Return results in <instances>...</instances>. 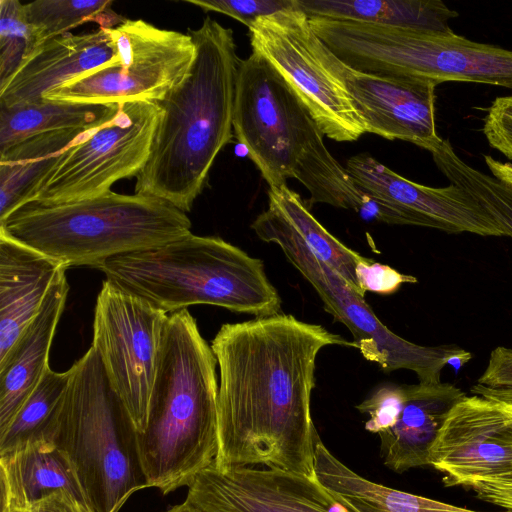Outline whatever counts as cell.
<instances>
[{
	"label": "cell",
	"mask_w": 512,
	"mask_h": 512,
	"mask_svg": "<svg viewBox=\"0 0 512 512\" xmlns=\"http://www.w3.org/2000/svg\"><path fill=\"white\" fill-rule=\"evenodd\" d=\"M329 345L356 348L282 313L221 326L211 343L220 372L218 469L263 465L316 477L310 403L317 355Z\"/></svg>",
	"instance_id": "obj_1"
},
{
	"label": "cell",
	"mask_w": 512,
	"mask_h": 512,
	"mask_svg": "<svg viewBox=\"0 0 512 512\" xmlns=\"http://www.w3.org/2000/svg\"><path fill=\"white\" fill-rule=\"evenodd\" d=\"M356 276L361 290L388 295L396 292L404 283H416L412 275L402 274L396 269L367 258L360 262Z\"/></svg>",
	"instance_id": "obj_36"
},
{
	"label": "cell",
	"mask_w": 512,
	"mask_h": 512,
	"mask_svg": "<svg viewBox=\"0 0 512 512\" xmlns=\"http://www.w3.org/2000/svg\"><path fill=\"white\" fill-rule=\"evenodd\" d=\"M308 17L436 32L452 31L458 13L440 0H296Z\"/></svg>",
	"instance_id": "obj_26"
},
{
	"label": "cell",
	"mask_w": 512,
	"mask_h": 512,
	"mask_svg": "<svg viewBox=\"0 0 512 512\" xmlns=\"http://www.w3.org/2000/svg\"><path fill=\"white\" fill-rule=\"evenodd\" d=\"M70 370L44 440L70 457L97 512H119L133 493L147 488L135 427L92 346Z\"/></svg>",
	"instance_id": "obj_6"
},
{
	"label": "cell",
	"mask_w": 512,
	"mask_h": 512,
	"mask_svg": "<svg viewBox=\"0 0 512 512\" xmlns=\"http://www.w3.org/2000/svg\"><path fill=\"white\" fill-rule=\"evenodd\" d=\"M118 61L108 29L66 33L42 43L0 87V107L18 108L44 100V95Z\"/></svg>",
	"instance_id": "obj_18"
},
{
	"label": "cell",
	"mask_w": 512,
	"mask_h": 512,
	"mask_svg": "<svg viewBox=\"0 0 512 512\" xmlns=\"http://www.w3.org/2000/svg\"><path fill=\"white\" fill-rule=\"evenodd\" d=\"M489 145L512 160V95L496 98L483 118Z\"/></svg>",
	"instance_id": "obj_35"
},
{
	"label": "cell",
	"mask_w": 512,
	"mask_h": 512,
	"mask_svg": "<svg viewBox=\"0 0 512 512\" xmlns=\"http://www.w3.org/2000/svg\"><path fill=\"white\" fill-rule=\"evenodd\" d=\"M328 49L349 67L381 76H413L438 84L483 83L512 89V51L455 34L328 20Z\"/></svg>",
	"instance_id": "obj_7"
},
{
	"label": "cell",
	"mask_w": 512,
	"mask_h": 512,
	"mask_svg": "<svg viewBox=\"0 0 512 512\" xmlns=\"http://www.w3.org/2000/svg\"><path fill=\"white\" fill-rule=\"evenodd\" d=\"M66 267L0 234V360L36 317Z\"/></svg>",
	"instance_id": "obj_19"
},
{
	"label": "cell",
	"mask_w": 512,
	"mask_h": 512,
	"mask_svg": "<svg viewBox=\"0 0 512 512\" xmlns=\"http://www.w3.org/2000/svg\"><path fill=\"white\" fill-rule=\"evenodd\" d=\"M319 132L299 159L292 178L310 192V205L325 203L350 209L367 220L395 225H415L405 210L363 189L346 168L330 154Z\"/></svg>",
	"instance_id": "obj_23"
},
{
	"label": "cell",
	"mask_w": 512,
	"mask_h": 512,
	"mask_svg": "<svg viewBox=\"0 0 512 512\" xmlns=\"http://www.w3.org/2000/svg\"><path fill=\"white\" fill-rule=\"evenodd\" d=\"M466 394L451 383L405 385L395 424L378 434L385 466L402 473L429 466L430 449L453 406Z\"/></svg>",
	"instance_id": "obj_20"
},
{
	"label": "cell",
	"mask_w": 512,
	"mask_h": 512,
	"mask_svg": "<svg viewBox=\"0 0 512 512\" xmlns=\"http://www.w3.org/2000/svg\"><path fill=\"white\" fill-rule=\"evenodd\" d=\"M111 5L108 0H38L25 4V11L40 46L84 23L95 22L104 29L120 25L126 18Z\"/></svg>",
	"instance_id": "obj_31"
},
{
	"label": "cell",
	"mask_w": 512,
	"mask_h": 512,
	"mask_svg": "<svg viewBox=\"0 0 512 512\" xmlns=\"http://www.w3.org/2000/svg\"><path fill=\"white\" fill-rule=\"evenodd\" d=\"M251 228L264 242L277 244L288 261L320 296L325 310L344 324L356 348L385 373L398 369L415 372L420 383H440L447 364L468 362L472 355L456 345L427 347L405 340L386 327L350 284L319 259L271 206L259 214Z\"/></svg>",
	"instance_id": "obj_8"
},
{
	"label": "cell",
	"mask_w": 512,
	"mask_h": 512,
	"mask_svg": "<svg viewBox=\"0 0 512 512\" xmlns=\"http://www.w3.org/2000/svg\"><path fill=\"white\" fill-rule=\"evenodd\" d=\"M65 272L50 288L36 317L0 360V433L49 368L50 347L69 291Z\"/></svg>",
	"instance_id": "obj_21"
},
{
	"label": "cell",
	"mask_w": 512,
	"mask_h": 512,
	"mask_svg": "<svg viewBox=\"0 0 512 512\" xmlns=\"http://www.w3.org/2000/svg\"><path fill=\"white\" fill-rule=\"evenodd\" d=\"M164 512H204V511L185 500L183 503L175 505Z\"/></svg>",
	"instance_id": "obj_41"
},
{
	"label": "cell",
	"mask_w": 512,
	"mask_h": 512,
	"mask_svg": "<svg viewBox=\"0 0 512 512\" xmlns=\"http://www.w3.org/2000/svg\"><path fill=\"white\" fill-rule=\"evenodd\" d=\"M1 512H86L73 498L64 492L53 493L29 506L2 507Z\"/></svg>",
	"instance_id": "obj_39"
},
{
	"label": "cell",
	"mask_w": 512,
	"mask_h": 512,
	"mask_svg": "<svg viewBox=\"0 0 512 512\" xmlns=\"http://www.w3.org/2000/svg\"><path fill=\"white\" fill-rule=\"evenodd\" d=\"M169 316L107 280L97 296L92 347L136 433L147 426Z\"/></svg>",
	"instance_id": "obj_12"
},
{
	"label": "cell",
	"mask_w": 512,
	"mask_h": 512,
	"mask_svg": "<svg viewBox=\"0 0 512 512\" xmlns=\"http://www.w3.org/2000/svg\"><path fill=\"white\" fill-rule=\"evenodd\" d=\"M467 488H470L480 500L512 512V471L476 481Z\"/></svg>",
	"instance_id": "obj_38"
},
{
	"label": "cell",
	"mask_w": 512,
	"mask_h": 512,
	"mask_svg": "<svg viewBox=\"0 0 512 512\" xmlns=\"http://www.w3.org/2000/svg\"><path fill=\"white\" fill-rule=\"evenodd\" d=\"M70 376V369L55 372L49 367L46 370L10 424L0 433V456L45 439L62 406Z\"/></svg>",
	"instance_id": "obj_29"
},
{
	"label": "cell",
	"mask_w": 512,
	"mask_h": 512,
	"mask_svg": "<svg viewBox=\"0 0 512 512\" xmlns=\"http://www.w3.org/2000/svg\"><path fill=\"white\" fill-rule=\"evenodd\" d=\"M1 508H22L64 492L86 512H97L70 457L39 440L0 456Z\"/></svg>",
	"instance_id": "obj_22"
},
{
	"label": "cell",
	"mask_w": 512,
	"mask_h": 512,
	"mask_svg": "<svg viewBox=\"0 0 512 512\" xmlns=\"http://www.w3.org/2000/svg\"><path fill=\"white\" fill-rule=\"evenodd\" d=\"M248 30L252 52L279 71L324 136L352 142L366 133L344 86L324 64L321 39L296 2L293 8L258 18Z\"/></svg>",
	"instance_id": "obj_13"
},
{
	"label": "cell",
	"mask_w": 512,
	"mask_h": 512,
	"mask_svg": "<svg viewBox=\"0 0 512 512\" xmlns=\"http://www.w3.org/2000/svg\"><path fill=\"white\" fill-rule=\"evenodd\" d=\"M188 33L196 48L194 60L182 80L157 102L162 116L135 185V193L158 197L185 213L232 139L240 61L232 29L211 17Z\"/></svg>",
	"instance_id": "obj_2"
},
{
	"label": "cell",
	"mask_w": 512,
	"mask_h": 512,
	"mask_svg": "<svg viewBox=\"0 0 512 512\" xmlns=\"http://www.w3.org/2000/svg\"><path fill=\"white\" fill-rule=\"evenodd\" d=\"M190 233L186 213L167 201L113 191L57 205L29 203L0 221V234L67 269H98L111 258L157 248Z\"/></svg>",
	"instance_id": "obj_5"
},
{
	"label": "cell",
	"mask_w": 512,
	"mask_h": 512,
	"mask_svg": "<svg viewBox=\"0 0 512 512\" xmlns=\"http://www.w3.org/2000/svg\"><path fill=\"white\" fill-rule=\"evenodd\" d=\"M161 116L157 102L120 104L113 120L64 151L30 203L57 205L98 197L115 182L137 176L149 159Z\"/></svg>",
	"instance_id": "obj_11"
},
{
	"label": "cell",
	"mask_w": 512,
	"mask_h": 512,
	"mask_svg": "<svg viewBox=\"0 0 512 512\" xmlns=\"http://www.w3.org/2000/svg\"><path fill=\"white\" fill-rule=\"evenodd\" d=\"M505 182L512 189V166L508 169L506 173Z\"/></svg>",
	"instance_id": "obj_42"
},
{
	"label": "cell",
	"mask_w": 512,
	"mask_h": 512,
	"mask_svg": "<svg viewBox=\"0 0 512 512\" xmlns=\"http://www.w3.org/2000/svg\"><path fill=\"white\" fill-rule=\"evenodd\" d=\"M98 269L116 287L167 314L196 304L256 317L281 310L263 262L218 237L190 233L157 248L111 258Z\"/></svg>",
	"instance_id": "obj_4"
},
{
	"label": "cell",
	"mask_w": 512,
	"mask_h": 512,
	"mask_svg": "<svg viewBox=\"0 0 512 512\" xmlns=\"http://www.w3.org/2000/svg\"><path fill=\"white\" fill-rule=\"evenodd\" d=\"M268 205L273 207L322 261L335 269L360 296L365 297L356 276L360 262L366 260L329 233L311 214L299 194L287 185L269 187Z\"/></svg>",
	"instance_id": "obj_28"
},
{
	"label": "cell",
	"mask_w": 512,
	"mask_h": 512,
	"mask_svg": "<svg viewBox=\"0 0 512 512\" xmlns=\"http://www.w3.org/2000/svg\"><path fill=\"white\" fill-rule=\"evenodd\" d=\"M216 356L187 309L172 313L153 385L148 421L136 433L147 488L189 486L218 453Z\"/></svg>",
	"instance_id": "obj_3"
},
{
	"label": "cell",
	"mask_w": 512,
	"mask_h": 512,
	"mask_svg": "<svg viewBox=\"0 0 512 512\" xmlns=\"http://www.w3.org/2000/svg\"><path fill=\"white\" fill-rule=\"evenodd\" d=\"M346 169L367 192L409 213L417 226L504 236L476 200L454 184L435 188L412 182L365 153L349 158Z\"/></svg>",
	"instance_id": "obj_17"
},
{
	"label": "cell",
	"mask_w": 512,
	"mask_h": 512,
	"mask_svg": "<svg viewBox=\"0 0 512 512\" xmlns=\"http://www.w3.org/2000/svg\"><path fill=\"white\" fill-rule=\"evenodd\" d=\"M471 392L476 395L491 397L512 404V391H491L474 385L471 388Z\"/></svg>",
	"instance_id": "obj_40"
},
{
	"label": "cell",
	"mask_w": 512,
	"mask_h": 512,
	"mask_svg": "<svg viewBox=\"0 0 512 512\" xmlns=\"http://www.w3.org/2000/svg\"><path fill=\"white\" fill-rule=\"evenodd\" d=\"M118 61L44 95L93 104L159 102L182 80L195 57L189 35L126 19L108 29Z\"/></svg>",
	"instance_id": "obj_10"
},
{
	"label": "cell",
	"mask_w": 512,
	"mask_h": 512,
	"mask_svg": "<svg viewBox=\"0 0 512 512\" xmlns=\"http://www.w3.org/2000/svg\"><path fill=\"white\" fill-rule=\"evenodd\" d=\"M317 480L357 512H481L370 481L346 466L321 441L315 440Z\"/></svg>",
	"instance_id": "obj_25"
},
{
	"label": "cell",
	"mask_w": 512,
	"mask_h": 512,
	"mask_svg": "<svg viewBox=\"0 0 512 512\" xmlns=\"http://www.w3.org/2000/svg\"><path fill=\"white\" fill-rule=\"evenodd\" d=\"M0 87L39 47L29 23L25 4L18 0L0 1Z\"/></svg>",
	"instance_id": "obj_32"
},
{
	"label": "cell",
	"mask_w": 512,
	"mask_h": 512,
	"mask_svg": "<svg viewBox=\"0 0 512 512\" xmlns=\"http://www.w3.org/2000/svg\"><path fill=\"white\" fill-rule=\"evenodd\" d=\"M326 67L342 83L366 133L410 142L429 152L443 139L435 123L437 82L413 76H381L353 69L322 42Z\"/></svg>",
	"instance_id": "obj_15"
},
{
	"label": "cell",
	"mask_w": 512,
	"mask_h": 512,
	"mask_svg": "<svg viewBox=\"0 0 512 512\" xmlns=\"http://www.w3.org/2000/svg\"><path fill=\"white\" fill-rule=\"evenodd\" d=\"M405 400V385L384 384L377 387L356 408L369 419L365 430L379 434L391 428L402 409Z\"/></svg>",
	"instance_id": "obj_33"
},
{
	"label": "cell",
	"mask_w": 512,
	"mask_h": 512,
	"mask_svg": "<svg viewBox=\"0 0 512 512\" xmlns=\"http://www.w3.org/2000/svg\"><path fill=\"white\" fill-rule=\"evenodd\" d=\"M186 501L204 512H357L316 477L214 463L188 486Z\"/></svg>",
	"instance_id": "obj_16"
},
{
	"label": "cell",
	"mask_w": 512,
	"mask_h": 512,
	"mask_svg": "<svg viewBox=\"0 0 512 512\" xmlns=\"http://www.w3.org/2000/svg\"><path fill=\"white\" fill-rule=\"evenodd\" d=\"M120 104L47 100L18 108L0 107V152L36 134L55 130L93 131L109 123Z\"/></svg>",
	"instance_id": "obj_27"
},
{
	"label": "cell",
	"mask_w": 512,
	"mask_h": 512,
	"mask_svg": "<svg viewBox=\"0 0 512 512\" xmlns=\"http://www.w3.org/2000/svg\"><path fill=\"white\" fill-rule=\"evenodd\" d=\"M476 386L491 391H512V349L496 347Z\"/></svg>",
	"instance_id": "obj_37"
},
{
	"label": "cell",
	"mask_w": 512,
	"mask_h": 512,
	"mask_svg": "<svg viewBox=\"0 0 512 512\" xmlns=\"http://www.w3.org/2000/svg\"><path fill=\"white\" fill-rule=\"evenodd\" d=\"M204 11L232 17L248 28L260 17L295 7L296 0H185Z\"/></svg>",
	"instance_id": "obj_34"
},
{
	"label": "cell",
	"mask_w": 512,
	"mask_h": 512,
	"mask_svg": "<svg viewBox=\"0 0 512 512\" xmlns=\"http://www.w3.org/2000/svg\"><path fill=\"white\" fill-rule=\"evenodd\" d=\"M429 466L447 487L512 471V404L473 394L447 415L430 449Z\"/></svg>",
	"instance_id": "obj_14"
},
{
	"label": "cell",
	"mask_w": 512,
	"mask_h": 512,
	"mask_svg": "<svg viewBox=\"0 0 512 512\" xmlns=\"http://www.w3.org/2000/svg\"><path fill=\"white\" fill-rule=\"evenodd\" d=\"M233 130L269 187L286 185L321 132L291 85L256 52L239 61Z\"/></svg>",
	"instance_id": "obj_9"
},
{
	"label": "cell",
	"mask_w": 512,
	"mask_h": 512,
	"mask_svg": "<svg viewBox=\"0 0 512 512\" xmlns=\"http://www.w3.org/2000/svg\"><path fill=\"white\" fill-rule=\"evenodd\" d=\"M90 132L81 129L44 132L0 152V221L29 204L64 151Z\"/></svg>",
	"instance_id": "obj_24"
},
{
	"label": "cell",
	"mask_w": 512,
	"mask_h": 512,
	"mask_svg": "<svg viewBox=\"0 0 512 512\" xmlns=\"http://www.w3.org/2000/svg\"><path fill=\"white\" fill-rule=\"evenodd\" d=\"M431 154L437 168L450 183L467 192L496 222L504 236L512 238V189L467 164L447 139H443Z\"/></svg>",
	"instance_id": "obj_30"
}]
</instances>
